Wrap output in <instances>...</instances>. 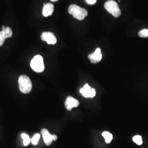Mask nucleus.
<instances>
[{"label":"nucleus","mask_w":148,"mask_h":148,"mask_svg":"<svg viewBox=\"0 0 148 148\" xmlns=\"http://www.w3.org/2000/svg\"><path fill=\"white\" fill-rule=\"evenodd\" d=\"M51 1H52V2H57V1H58V0H51Z\"/></svg>","instance_id":"aec40b11"},{"label":"nucleus","mask_w":148,"mask_h":148,"mask_svg":"<svg viewBox=\"0 0 148 148\" xmlns=\"http://www.w3.org/2000/svg\"><path fill=\"white\" fill-rule=\"evenodd\" d=\"M21 138H23V139L24 140L23 141V144L25 146H27L29 143H30L31 139H30V137H29V136L25 134V133H23L21 134Z\"/></svg>","instance_id":"ddd939ff"},{"label":"nucleus","mask_w":148,"mask_h":148,"mask_svg":"<svg viewBox=\"0 0 148 148\" xmlns=\"http://www.w3.org/2000/svg\"><path fill=\"white\" fill-rule=\"evenodd\" d=\"M86 2L89 5H94L97 2V0H86Z\"/></svg>","instance_id":"a211bd4d"},{"label":"nucleus","mask_w":148,"mask_h":148,"mask_svg":"<svg viewBox=\"0 0 148 148\" xmlns=\"http://www.w3.org/2000/svg\"><path fill=\"white\" fill-rule=\"evenodd\" d=\"M68 13L79 21L84 20L88 14L87 11L85 9L76 5H71L69 6Z\"/></svg>","instance_id":"f257e3e1"},{"label":"nucleus","mask_w":148,"mask_h":148,"mask_svg":"<svg viewBox=\"0 0 148 148\" xmlns=\"http://www.w3.org/2000/svg\"><path fill=\"white\" fill-rule=\"evenodd\" d=\"M102 136L104 138L106 142V143H110L111 142L113 137L112 134L109 132H104L102 133Z\"/></svg>","instance_id":"f8f14e48"},{"label":"nucleus","mask_w":148,"mask_h":148,"mask_svg":"<svg viewBox=\"0 0 148 148\" xmlns=\"http://www.w3.org/2000/svg\"><path fill=\"white\" fill-rule=\"evenodd\" d=\"M79 104V101L71 96L68 97L65 102V108L68 111H71L73 108L77 107Z\"/></svg>","instance_id":"0eeeda50"},{"label":"nucleus","mask_w":148,"mask_h":148,"mask_svg":"<svg viewBox=\"0 0 148 148\" xmlns=\"http://www.w3.org/2000/svg\"><path fill=\"white\" fill-rule=\"evenodd\" d=\"M41 40L46 41L48 45H55L57 42V38L51 32H44L41 35Z\"/></svg>","instance_id":"39448f33"},{"label":"nucleus","mask_w":148,"mask_h":148,"mask_svg":"<svg viewBox=\"0 0 148 148\" xmlns=\"http://www.w3.org/2000/svg\"><path fill=\"white\" fill-rule=\"evenodd\" d=\"M88 58L90 59L91 63L96 64L99 63L102 59V54L101 53V49L97 48L95 49V52L93 53L88 55Z\"/></svg>","instance_id":"6e6552de"},{"label":"nucleus","mask_w":148,"mask_h":148,"mask_svg":"<svg viewBox=\"0 0 148 148\" xmlns=\"http://www.w3.org/2000/svg\"><path fill=\"white\" fill-rule=\"evenodd\" d=\"M19 88L21 93L27 94L32 91V81L27 75H21L18 79Z\"/></svg>","instance_id":"f03ea898"},{"label":"nucleus","mask_w":148,"mask_h":148,"mask_svg":"<svg viewBox=\"0 0 148 148\" xmlns=\"http://www.w3.org/2000/svg\"><path fill=\"white\" fill-rule=\"evenodd\" d=\"M6 38H7L3 34L2 32H0V46H2L3 45Z\"/></svg>","instance_id":"f3484780"},{"label":"nucleus","mask_w":148,"mask_h":148,"mask_svg":"<svg viewBox=\"0 0 148 148\" xmlns=\"http://www.w3.org/2000/svg\"><path fill=\"white\" fill-rule=\"evenodd\" d=\"M1 32L3 33V34L5 36L6 38L11 37L13 35L12 31L11 28L9 27H5L4 26H3L2 30Z\"/></svg>","instance_id":"9b49d317"},{"label":"nucleus","mask_w":148,"mask_h":148,"mask_svg":"<svg viewBox=\"0 0 148 148\" xmlns=\"http://www.w3.org/2000/svg\"><path fill=\"white\" fill-rule=\"evenodd\" d=\"M41 133L45 144L47 145H51L53 141L52 134H51L45 128H43L41 130Z\"/></svg>","instance_id":"1a4fd4ad"},{"label":"nucleus","mask_w":148,"mask_h":148,"mask_svg":"<svg viewBox=\"0 0 148 148\" xmlns=\"http://www.w3.org/2000/svg\"><path fill=\"white\" fill-rule=\"evenodd\" d=\"M133 140L134 143H136L138 145H140L143 143V140H142V138L140 136H135L133 138Z\"/></svg>","instance_id":"4468645a"},{"label":"nucleus","mask_w":148,"mask_h":148,"mask_svg":"<svg viewBox=\"0 0 148 148\" xmlns=\"http://www.w3.org/2000/svg\"><path fill=\"white\" fill-rule=\"evenodd\" d=\"M79 92L85 98H93L96 95L95 90L94 88H92L88 84H86L81 88Z\"/></svg>","instance_id":"423d86ee"},{"label":"nucleus","mask_w":148,"mask_h":148,"mask_svg":"<svg viewBox=\"0 0 148 148\" xmlns=\"http://www.w3.org/2000/svg\"><path fill=\"white\" fill-rule=\"evenodd\" d=\"M52 139H53V140L54 141H56V140H57V139H58V137H57V136H56V135H52Z\"/></svg>","instance_id":"6ab92c4d"},{"label":"nucleus","mask_w":148,"mask_h":148,"mask_svg":"<svg viewBox=\"0 0 148 148\" xmlns=\"http://www.w3.org/2000/svg\"><path fill=\"white\" fill-rule=\"evenodd\" d=\"M30 66L34 71L38 73H42L45 70V65L42 57L40 55L35 56L30 62Z\"/></svg>","instance_id":"20e7f679"},{"label":"nucleus","mask_w":148,"mask_h":148,"mask_svg":"<svg viewBox=\"0 0 148 148\" xmlns=\"http://www.w3.org/2000/svg\"><path fill=\"white\" fill-rule=\"evenodd\" d=\"M104 7L106 10L111 14L114 17H119L121 16V12L116 2L113 0H109L106 2Z\"/></svg>","instance_id":"7ed1b4c3"},{"label":"nucleus","mask_w":148,"mask_h":148,"mask_svg":"<svg viewBox=\"0 0 148 148\" xmlns=\"http://www.w3.org/2000/svg\"><path fill=\"white\" fill-rule=\"evenodd\" d=\"M54 12V5L53 4L48 3L44 4L42 10L43 16L45 17L51 16Z\"/></svg>","instance_id":"9d476101"},{"label":"nucleus","mask_w":148,"mask_h":148,"mask_svg":"<svg viewBox=\"0 0 148 148\" xmlns=\"http://www.w3.org/2000/svg\"><path fill=\"white\" fill-rule=\"evenodd\" d=\"M40 134L37 133L36 134H35L34 136V137L32 138V139H31V142H32V144L33 145H37L38 142V140L40 139Z\"/></svg>","instance_id":"2eb2a0df"},{"label":"nucleus","mask_w":148,"mask_h":148,"mask_svg":"<svg viewBox=\"0 0 148 148\" xmlns=\"http://www.w3.org/2000/svg\"><path fill=\"white\" fill-rule=\"evenodd\" d=\"M138 35L140 37H148V29H143L138 32Z\"/></svg>","instance_id":"dca6fc26"}]
</instances>
